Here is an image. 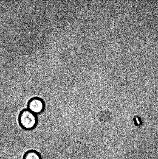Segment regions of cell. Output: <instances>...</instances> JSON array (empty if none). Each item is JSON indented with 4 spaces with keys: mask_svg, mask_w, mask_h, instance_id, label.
<instances>
[{
    "mask_svg": "<svg viewBox=\"0 0 158 159\" xmlns=\"http://www.w3.org/2000/svg\"><path fill=\"white\" fill-rule=\"evenodd\" d=\"M18 122L20 127L25 130H34L38 123L37 115L32 113L28 109H24L19 115Z\"/></svg>",
    "mask_w": 158,
    "mask_h": 159,
    "instance_id": "6da1fadb",
    "label": "cell"
},
{
    "mask_svg": "<svg viewBox=\"0 0 158 159\" xmlns=\"http://www.w3.org/2000/svg\"><path fill=\"white\" fill-rule=\"evenodd\" d=\"M27 109L37 115L43 113L45 109L44 101L39 97H33L28 101Z\"/></svg>",
    "mask_w": 158,
    "mask_h": 159,
    "instance_id": "7a4b0ae2",
    "label": "cell"
},
{
    "mask_svg": "<svg viewBox=\"0 0 158 159\" xmlns=\"http://www.w3.org/2000/svg\"><path fill=\"white\" fill-rule=\"evenodd\" d=\"M23 159H42L40 154L35 150L26 152L23 156Z\"/></svg>",
    "mask_w": 158,
    "mask_h": 159,
    "instance_id": "3957f363",
    "label": "cell"
},
{
    "mask_svg": "<svg viewBox=\"0 0 158 159\" xmlns=\"http://www.w3.org/2000/svg\"><path fill=\"white\" fill-rule=\"evenodd\" d=\"M134 121L135 123V124L137 125H140V123L141 122L140 118L137 117H136V118H135Z\"/></svg>",
    "mask_w": 158,
    "mask_h": 159,
    "instance_id": "277c9868",
    "label": "cell"
}]
</instances>
